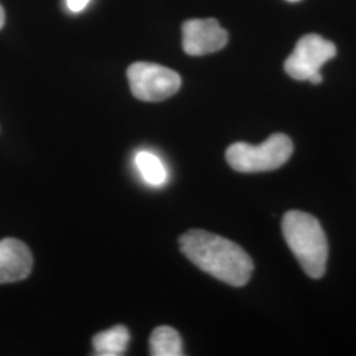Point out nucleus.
Listing matches in <instances>:
<instances>
[{
    "instance_id": "5",
    "label": "nucleus",
    "mask_w": 356,
    "mask_h": 356,
    "mask_svg": "<svg viewBox=\"0 0 356 356\" xmlns=\"http://www.w3.org/2000/svg\"><path fill=\"white\" fill-rule=\"evenodd\" d=\"M128 82L135 98L144 102H161L181 88V76L175 70L151 63H135L128 67Z\"/></svg>"
},
{
    "instance_id": "13",
    "label": "nucleus",
    "mask_w": 356,
    "mask_h": 356,
    "mask_svg": "<svg viewBox=\"0 0 356 356\" xmlns=\"http://www.w3.org/2000/svg\"><path fill=\"white\" fill-rule=\"evenodd\" d=\"M286 1H291V3H296V1H300V0H286Z\"/></svg>"
},
{
    "instance_id": "12",
    "label": "nucleus",
    "mask_w": 356,
    "mask_h": 356,
    "mask_svg": "<svg viewBox=\"0 0 356 356\" xmlns=\"http://www.w3.org/2000/svg\"><path fill=\"white\" fill-rule=\"evenodd\" d=\"M4 20H6V13H4V10H3V7L0 4V29L4 26Z\"/></svg>"
},
{
    "instance_id": "4",
    "label": "nucleus",
    "mask_w": 356,
    "mask_h": 356,
    "mask_svg": "<svg viewBox=\"0 0 356 356\" xmlns=\"http://www.w3.org/2000/svg\"><path fill=\"white\" fill-rule=\"evenodd\" d=\"M337 56V47L330 40L316 33L300 38L292 54L286 58L284 69L286 74L297 81H309L319 85L323 81L322 66Z\"/></svg>"
},
{
    "instance_id": "2",
    "label": "nucleus",
    "mask_w": 356,
    "mask_h": 356,
    "mask_svg": "<svg viewBox=\"0 0 356 356\" xmlns=\"http://www.w3.org/2000/svg\"><path fill=\"white\" fill-rule=\"evenodd\" d=\"M282 235L306 275L321 279L326 272L329 245L318 219L300 210L282 216Z\"/></svg>"
},
{
    "instance_id": "8",
    "label": "nucleus",
    "mask_w": 356,
    "mask_h": 356,
    "mask_svg": "<svg viewBox=\"0 0 356 356\" xmlns=\"http://www.w3.org/2000/svg\"><path fill=\"white\" fill-rule=\"evenodd\" d=\"M131 334L126 326L118 325L108 330L98 332L92 338V347L95 355L120 356L127 350Z\"/></svg>"
},
{
    "instance_id": "6",
    "label": "nucleus",
    "mask_w": 356,
    "mask_h": 356,
    "mask_svg": "<svg viewBox=\"0 0 356 356\" xmlns=\"http://www.w3.org/2000/svg\"><path fill=\"white\" fill-rule=\"evenodd\" d=\"M229 33L216 19H191L182 24V48L189 56H204L223 49Z\"/></svg>"
},
{
    "instance_id": "3",
    "label": "nucleus",
    "mask_w": 356,
    "mask_h": 356,
    "mask_svg": "<svg viewBox=\"0 0 356 356\" xmlns=\"http://www.w3.org/2000/svg\"><path fill=\"white\" fill-rule=\"evenodd\" d=\"M293 143L284 134L270 135L260 145L235 143L226 151L229 165L241 173H260L276 170L291 159Z\"/></svg>"
},
{
    "instance_id": "1",
    "label": "nucleus",
    "mask_w": 356,
    "mask_h": 356,
    "mask_svg": "<svg viewBox=\"0 0 356 356\" xmlns=\"http://www.w3.org/2000/svg\"><path fill=\"white\" fill-rule=\"evenodd\" d=\"M181 252L195 267L231 286H244L252 276L254 261L242 247L204 229H191L179 238Z\"/></svg>"
},
{
    "instance_id": "7",
    "label": "nucleus",
    "mask_w": 356,
    "mask_h": 356,
    "mask_svg": "<svg viewBox=\"0 0 356 356\" xmlns=\"http://www.w3.org/2000/svg\"><path fill=\"white\" fill-rule=\"evenodd\" d=\"M32 266L33 257L24 243L13 238L0 241V284L24 280Z\"/></svg>"
},
{
    "instance_id": "9",
    "label": "nucleus",
    "mask_w": 356,
    "mask_h": 356,
    "mask_svg": "<svg viewBox=\"0 0 356 356\" xmlns=\"http://www.w3.org/2000/svg\"><path fill=\"white\" fill-rule=\"evenodd\" d=\"M149 347L153 356L184 355L182 339L177 331L169 326H160L153 330L149 338Z\"/></svg>"
},
{
    "instance_id": "10",
    "label": "nucleus",
    "mask_w": 356,
    "mask_h": 356,
    "mask_svg": "<svg viewBox=\"0 0 356 356\" xmlns=\"http://www.w3.org/2000/svg\"><path fill=\"white\" fill-rule=\"evenodd\" d=\"M135 165L145 184L159 188L168 179V170L159 156L148 151H140L135 156Z\"/></svg>"
},
{
    "instance_id": "11",
    "label": "nucleus",
    "mask_w": 356,
    "mask_h": 356,
    "mask_svg": "<svg viewBox=\"0 0 356 356\" xmlns=\"http://www.w3.org/2000/svg\"><path fill=\"white\" fill-rule=\"evenodd\" d=\"M89 3L90 0H66L67 8L72 13H81V11H83L88 7Z\"/></svg>"
}]
</instances>
